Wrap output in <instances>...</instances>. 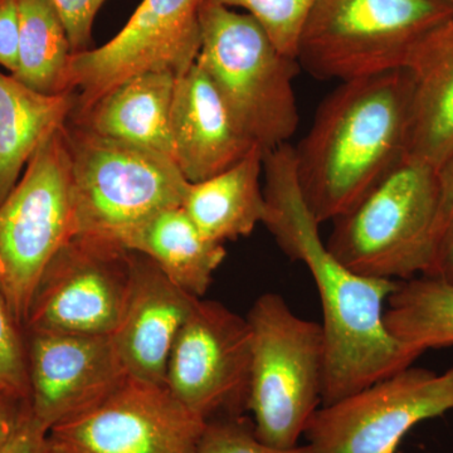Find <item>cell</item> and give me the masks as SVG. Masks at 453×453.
<instances>
[{
    "instance_id": "cell-11",
    "label": "cell",
    "mask_w": 453,
    "mask_h": 453,
    "mask_svg": "<svg viewBox=\"0 0 453 453\" xmlns=\"http://www.w3.org/2000/svg\"><path fill=\"white\" fill-rule=\"evenodd\" d=\"M453 410V366L438 374L412 365L321 405L305 429L314 453H396L405 434Z\"/></svg>"
},
{
    "instance_id": "cell-31",
    "label": "cell",
    "mask_w": 453,
    "mask_h": 453,
    "mask_svg": "<svg viewBox=\"0 0 453 453\" xmlns=\"http://www.w3.org/2000/svg\"><path fill=\"white\" fill-rule=\"evenodd\" d=\"M425 275L453 285V217L438 238L434 257Z\"/></svg>"
},
{
    "instance_id": "cell-6",
    "label": "cell",
    "mask_w": 453,
    "mask_h": 453,
    "mask_svg": "<svg viewBox=\"0 0 453 453\" xmlns=\"http://www.w3.org/2000/svg\"><path fill=\"white\" fill-rule=\"evenodd\" d=\"M71 160L74 234L120 242L157 214L181 207L189 181L174 160L140 146L65 125Z\"/></svg>"
},
{
    "instance_id": "cell-8",
    "label": "cell",
    "mask_w": 453,
    "mask_h": 453,
    "mask_svg": "<svg viewBox=\"0 0 453 453\" xmlns=\"http://www.w3.org/2000/svg\"><path fill=\"white\" fill-rule=\"evenodd\" d=\"M65 125L42 142L0 204V295L23 330L47 265L74 235Z\"/></svg>"
},
{
    "instance_id": "cell-9",
    "label": "cell",
    "mask_w": 453,
    "mask_h": 453,
    "mask_svg": "<svg viewBox=\"0 0 453 453\" xmlns=\"http://www.w3.org/2000/svg\"><path fill=\"white\" fill-rule=\"evenodd\" d=\"M133 281V251L118 241L74 234L47 265L25 332L112 335Z\"/></svg>"
},
{
    "instance_id": "cell-26",
    "label": "cell",
    "mask_w": 453,
    "mask_h": 453,
    "mask_svg": "<svg viewBox=\"0 0 453 453\" xmlns=\"http://www.w3.org/2000/svg\"><path fill=\"white\" fill-rule=\"evenodd\" d=\"M0 386L29 398L25 330L0 295Z\"/></svg>"
},
{
    "instance_id": "cell-33",
    "label": "cell",
    "mask_w": 453,
    "mask_h": 453,
    "mask_svg": "<svg viewBox=\"0 0 453 453\" xmlns=\"http://www.w3.org/2000/svg\"><path fill=\"white\" fill-rule=\"evenodd\" d=\"M42 453H64L61 449H57L52 442H50L49 436H47L46 442H44L43 449H42Z\"/></svg>"
},
{
    "instance_id": "cell-1",
    "label": "cell",
    "mask_w": 453,
    "mask_h": 453,
    "mask_svg": "<svg viewBox=\"0 0 453 453\" xmlns=\"http://www.w3.org/2000/svg\"><path fill=\"white\" fill-rule=\"evenodd\" d=\"M264 225L281 251L303 262L318 288L323 309L324 380L321 405L403 371L421 354L387 329L384 312L398 281L374 279L344 266L320 237L296 174L295 149L277 146L265 153Z\"/></svg>"
},
{
    "instance_id": "cell-28",
    "label": "cell",
    "mask_w": 453,
    "mask_h": 453,
    "mask_svg": "<svg viewBox=\"0 0 453 453\" xmlns=\"http://www.w3.org/2000/svg\"><path fill=\"white\" fill-rule=\"evenodd\" d=\"M19 9L18 0H0V67L13 73L17 67Z\"/></svg>"
},
{
    "instance_id": "cell-15",
    "label": "cell",
    "mask_w": 453,
    "mask_h": 453,
    "mask_svg": "<svg viewBox=\"0 0 453 453\" xmlns=\"http://www.w3.org/2000/svg\"><path fill=\"white\" fill-rule=\"evenodd\" d=\"M198 297L164 275L151 259L133 252V281L111 338L129 377L166 387L170 351Z\"/></svg>"
},
{
    "instance_id": "cell-22",
    "label": "cell",
    "mask_w": 453,
    "mask_h": 453,
    "mask_svg": "<svg viewBox=\"0 0 453 453\" xmlns=\"http://www.w3.org/2000/svg\"><path fill=\"white\" fill-rule=\"evenodd\" d=\"M18 9L17 67L12 76L40 94H70L67 76L73 52L61 18L49 0H18Z\"/></svg>"
},
{
    "instance_id": "cell-27",
    "label": "cell",
    "mask_w": 453,
    "mask_h": 453,
    "mask_svg": "<svg viewBox=\"0 0 453 453\" xmlns=\"http://www.w3.org/2000/svg\"><path fill=\"white\" fill-rule=\"evenodd\" d=\"M61 18L73 55L94 49L92 29L106 0H49Z\"/></svg>"
},
{
    "instance_id": "cell-12",
    "label": "cell",
    "mask_w": 453,
    "mask_h": 453,
    "mask_svg": "<svg viewBox=\"0 0 453 453\" xmlns=\"http://www.w3.org/2000/svg\"><path fill=\"white\" fill-rule=\"evenodd\" d=\"M252 334L219 301H196L166 366V388L205 422L249 412Z\"/></svg>"
},
{
    "instance_id": "cell-17",
    "label": "cell",
    "mask_w": 453,
    "mask_h": 453,
    "mask_svg": "<svg viewBox=\"0 0 453 453\" xmlns=\"http://www.w3.org/2000/svg\"><path fill=\"white\" fill-rule=\"evenodd\" d=\"M412 80L407 157L440 170L453 154V16L408 64Z\"/></svg>"
},
{
    "instance_id": "cell-4",
    "label": "cell",
    "mask_w": 453,
    "mask_h": 453,
    "mask_svg": "<svg viewBox=\"0 0 453 453\" xmlns=\"http://www.w3.org/2000/svg\"><path fill=\"white\" fill-rule=\"evenodd\" d=\"M440 181L405 157L347 213L333 220L327 250L353 273L404 281L427 273L438 241Z\"/></svg>"
},
{
    "instance_id": "cell-7",
    "label": "cell",
    "mask_w": 453,
    "mask_h": 453,
    "mask_svg": "<svg viewBox=\"0 0 453 453\" xmlns=\"http://www.w3.org/2000/svg\"><path fill=\"white\" fill-rule=\"evenodd\" d=\"M252 334L249 412L266 445H299L321 405L324 334L321 324L292 311L281 295L267 292L247 315Z\"/></svg>"
},
{
    "instance_id": "cell-18",
    "label": "cell",
    "mask_w": 453,
    "mask_h": 453,
    "mask_svg": "<svg viewBox=\"0 0 453 453\" xmlns=\"http://www.w3.org/2000/svg\"><path fill=\"white\" fill-rule=\"evenodd\" d=\"M175 80L170 73H140L101 97L81 118L71 120L98 135L174 160L170 110Z\"/></svg>"
},
{
    "instance_id": "cell-5",
    "label": "cell",
    "mask_w": 453,
    "mask_h": 453,
    "mask_svg": "<svg viewBox=\"0 0 453 453\" xmlns=\"http://www.w3.org/2000/svg\"><path fill=\"white\" fill-rule=\"evenodd\" d=\"M452 16L446 0H316L296 59L316 79L340 82L405 70Z\"/></svg>"
},
{
    "instance_id": "cell-32",
    "label": "cell",
    "mask_w": 453,
    "mask_h": 453,
    "mask_svg": "<svg viewBox=\"0 0 453 453\" xmlns=\"http://www.w3.org/2000/svg\"><path fill=\"white\" fill-rule=\"evenodd\" d=\"M438 181H440V219H438V238H440L447 223L453 217V154L445 165L438 170Z\"/></svg>"
},
{
    "instance_id": "cell-23",
    "label": "cell",
    "mask_w": 453,
    "mask_h": 453,
    "mask_svg": "<svg viewBox=\"0 0 453 453\" xmlns=\"http://www.w3.org/2000/svg\"><path fill=\"white\" fill-rule=\"evenodd\" d=\"M384 323L399 342L421 356L453 345V285L426 275L398 281Z\"/></svg>"
},
{
    "instance_id": "cell-29",
    "label": "cell",
    "mask_w": 453,
    "mask_h": 453,
    "mask_svg": "<svg viewBox=\"0 0 453 453\" xmlns=\"http://www.w3.org/2000/svg\"><path fill=\"white\" fill-rule=\"evenodd\" d=\"M28 407V399L0 386V453H4L16 434Z\"/></svg>"
},
{
    "instance_id": "cell-30",
    "label": "cell",
    "mask_w": 453,
    "mask_h": 453,
    "mask_svg": "<svg viewBox=\"0 0 453 453\" xmlns=\"http://www.w3.org/2000/svg\"><path fill=\"white\" fill-rule=\"evenodd\" d=\"M47 436L49 431L35 418L28 401L19 427L4 453H42Z\"/></svg>"
},
{
    "instance_id": "cell-20",
    "label": "cell",
    "mask_w": 453,
    "mask_h": 453,
    "mask_svg": "<svg viewBox=\"0 0 453 453\" xmlns=\"http://www.w3.org/2000/svg\"><path fill=\"white\" fill-rule=\"evenodd\" d=\"M130 251L154 262L170 281L202 299L226 258L223 244L203 237L181 207L170 208L121 238Z\"/></svg>"
},
{
    "instance_id": "cell-2",
    "label": "cell",
    "mask_w": 453,
    "mask_h": 453,
    "mask_svg": "<svg viewBox=\"0 0 453 453\" xmlns=\"http://www.w3.org/2000/svg\"><path fill=\"white\" fill-rule=\"evenodd\" d=\"M408 70L340 82L295 149L301 193L320 225L354 207L407 157Z\"/></svg>"
},
{
    "instance_id": "cell-25",
    "label": "cell",
    "mask_w": 453,
    "mask_h": 453,
    "mask_svg": "<svg viewBox=\"0 0 453 453\" xmlns=\"http://www.w3.org/2000/svg\"><path fill=\"white\" fill-rule=\"evenodd\" d=\"M198 453H314L311 447L297 445L279 449L266 445L255 434L251 419L226 417L207 422Z\"/></svg>"
},
{
    "instance_id": "cell-14",
    "label": "cell",
    "mask_w": 453,
    "mask_h": 453,
    "mask_svg": "<svg viewBox=\"0 0 453 453\" xmlns=\"http://www.w3.org/2000/svg\"><path fill=\"white\" fill-rule=\"evenodd\" d=\"M29 405L50 431L105 401L129 378L111 335L25 332Z\"/></svg>"
},
{
    "instance_id": "cell-24",
    "label": "cell",
    "mask_w": 453,
    "mask_h": 453,
    "mask_svg": "<svg viewBox=\"0 0 453 453\" xmlns=\"http://www.w3.org/2000/svg\"><path fill=\"white\" fill-rule=\"evenodd\" d=\"M241 8L258 23L282 55L296 59L301 32L316 0H214Z\"/></svg>"
},
{
    "instance_id": "cell-10",
    "label": "cell",
    "mask_w": 453,
    "mask_h": 453,
    "mask_svg": "<svg viewBox=\"0 0 453 453\" xmlns=\"http://www.w3.org/2000/svg\"><path fill=\"white\" fill-rule=\"evenodd\" d=\"M204 0H142L120 32L98 49L73 56L68 91L76 94L73 119L101 97L145 73H186L201 49L199 13Z\"/></svg>"
},
{
    "instance_id": "cell-19",
    "label": "cell",
    "mask_w": 453,
    "mask_h": 453,
    "mask_svg": "<svg viewBox=\"0 0 453 453\" xmlns=\"http://www.w3.org/2000/svg\"><path fill=\"white\" fill-rule=\"evenodd\" d=\"M266 151L253 146L231 168L199 183H190L181 208L203 237L214 243L252 234L266 216L261 187Z\"/></svg>"
},
{
    "instance_id": "cell-34",
    "label": "cell",
    "mask_w": 453,
    "mask_h": 453,
    "mask_svg": "<svg viewBox=\"0 0 453 453\" xmlns=\"http://www.w3.org/2000/svg\"><path fill=\"white\" fill-rule=\"evenodd\" d=\"M446 2H447V3H449V4H451V5H452V7H453V0H446Z\"/></svg>"
},
{
    "instance_id": "cell-3",
    "label": "cell",
    "mask_w": 453,
    "mask_h": 453,
    "mask_svg": "<svg viewBox=\"0 0 453 453\" xmlns=\"http://www.w3.org/2000/svg\"><path fill=\"white\" fill-rule=\"evenodd\" d=\"M199 25L196 62L210 74L238 129L265 151L288 144L299 127L297 59L282 55L250 14L214 0L203 2Z\"/></svg>"
},
{
    "instance_id": "cell-16",
    "label": "cell",
    "mask_w": 453,
    "mask_h": 453,
    "mask_svg": "<svg viewBox=\"0 0 453 453\" xmlns=\"http://www.w3.org/2000/svg\"><path fill=\"white\" fill-rule=\"evenodd\" d=\"M170 133L174 162L189 183L225 172L255 146L238 129L210 74L196 61L175 80Z\"/></svg>"
},
{
    "instance_id": "cell-21",
    "label": "cell",
    "mask_w": 453,
    "mask_h": 453,
    "mask_svg": "<svg viewBox=\"0 0 453 453\" xmlns=\"http://www.w3.org/2000/svg\"><path fill=\"white\" fill-rule=\"evenodd\" d=\"M76 94L44 95L0 71V204L47 136L73 118Z\"/></svg>"
},
{
    "instance_id": "cell-13",
    "label": "cell",
    "mask_w": 453,
    "mask_h": 453,
    "mask_svg": "<svg viewBox=\"0 0 453 453\" xmlns=\"http://www.w3.org/2000/svg\"><path fill=\"white\" fill-rule=\"evenodd\" d=\"M205 426L165 386L129 377L105 401L55 426L49 438L64 453H198Z\"/></svg>"
}]
</instances>
